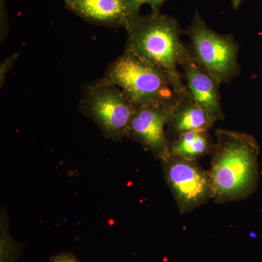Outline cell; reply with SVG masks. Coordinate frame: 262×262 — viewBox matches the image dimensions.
I'll use <instances>...</instances> for the list:
<instances>
[{"instance_id":"obj_1","label":"cell","mask_w":262,"mask_h":262,"mask_svg":"<svg viewBox=\"0 0 262 262\" xmlns=\"http://www.w3.org/2000/svg\"><path fill=\"white\" fill-rule=\"evenodd\" d=\"M216 141L208 170L213 200L226 204L247 199L257 189L259 145L253 136L217 129Z\"/></svg>"},{"instance_id":"obj_2","label":"cell","mask_w":262,"mask_h":262,"mask_svg":"<svg viewBox=\"0 0 262 262\" xmlns=\"http://www.w3.org/2000/svg\"><path fill=\"white\" fill-rule=\"evenodd\" d=\"M125 51L166 72L172 77L182 96L189 94L179 59L184 43L178 20L161 12L151 11L137 18L126 29Z\"/></svg>"},{"instance_id":"obj_3","label":"cell","mask_w":262,"mask_h":262,"mask_svg":"<svg viewBox=\"0 0 262 262\" xmlns=\"http://www.w3.org/2000/svg\"><path fill=\"white\" fill-rule=\"evenodd\" d=\"M103 77L120 88L136 107L173 108L184 96L166 72L125 51L108 66Z\"/></svg>"},{"instance_id":"obj_4","label":"cell","mask_w":262,"mask_h":262,"mask_svg":"<svg viewBox=\"0 0 262 262\" xmlns=\"http://www.w3.org/2000/svg\"><path fill=\"white\" fill-rule=\"evenodd\" d=\"M136 106L116 84L98 79L82 88L80 110L113 140L127 137V127Z\"/></svg>"},{"instance_id":"obj_5","label":"cell","mask_w":262,"mask_h":262,"mask_svg":"<svg viewBox=\"0 0 262 262\" xmlns=\"http://www.w3.org/2000/svg\"><path fill=\"white\" fill-rule=\"evenodd\" d=\"M187 34L193 56L220 83H229L239 75V45L232 34L212 30L198 10Z\"/></svg>"},{"instance_id":"obj_6","label":"cell","mask_w":262,"mask_h":262,"mask_svg":"<svg viewBox=\"0 0 262 262\" xmlns=\"http://www.w3.org/2000/svg\"><path fill=\"white\" fill-rule=\"evenodd\" d=\"M162 163L165 182L181 214L194 211L213 199L208 170L198 161L170 156Z\"/></svg>"},{"instance_id":"obj_7","label":"cell","mask_w":262,"mask_h":262,"mask_svg":"<svg viewBox=\"0 0 262 262\" xmlns=\"http://www.w3.org/2000/svg\"><path fill=\"white\" fill-rule=\"evenodd\" d=\"M172 110L160 106L136 107L127 127V137L140 143L161 162L170 156V142L165 127L170 121Z\"/></svg>"},{"instance_id":"obj_8","label":"cell","mask_w":262,"mask_h":262,"mask_svg":"<svg viewBox=\"0 0 262 262\" xmlns=\"http://www.w3.org/2000/svg\"><path fill=\"white\" fill-rule=\"evenodd\" d=\"M183 80L193 99L215 122L225 119L220 96V82L203 68L189 47L183 46L179 59Z\"/></svg>"},{"instance_id":"obj_9","label":"cell","mask_w":262,"mask_h":262,"mask_svg":"<svg viewBox=\"0 0 262 262\" xmlns=\"http://www.w3.org/2000/svg\"><path fill=\"white\" fill-rule=\"evenodd\" d=\"M67 8L91 24L125 29L140 15L138 0H71Z\"/></svg>"},{"instance_id":"obj_10","label":"cell","mask_w":262,"mask_h":262,"mask_svg":"<svg viewBox=\"0 0 262 262\" xmlns=\"http://www.w3.org/2000/svg\"><path fill=\"white\" fill-rule=\"evenodd\" d=\"M215 122L189 94L183 96L172 110L168 125L171 132L178 136L189 131H209Z\"/></svg>"},{"instance_id":"obj_11","label":"cell","mask_w":262,"mask_h":262,"mask_svg":"<svg viewBox=\"0 0 262 262\" xmlns=\"http://www.w3.org/2000/svg\"><path fill=\"white\" fill-rule=\"evenodd\" d=\"M215 143L209 131H189L177 136L170 142V155L198 161L213 153Z\"/></svg>"},{"instance_id":"obj_12","label":"cell","mask_w":262,"mask_h":262,"mask_svg":"<svg viewBox=\"0 0 262 262\" xmlns=\"http://www.w3.org/2000/svg\"><path fill=\"white\" fill-rule=\"evenodd\" d=\"M19 56H20L19 53H13L11 56L7 57L0 64V86H1V89L5 83V79H6L8 72L16 62Z\"/></svg>"},{"instance_id":"obj_13","label":"cell","mask_w":262,"mask_h":262,"mask_svg":"<svg viewBox=\"0 0 262 262\" xmlns=\"http://www.w3.org/2000/svg\"><path fill=\"white\" fill-rule=\"evenodd\" d=\"M9 31V21L5 7V0H0V36L1 42L4 41Z\"/></svg>"},{"instance_id":"obj_14","label":"cell","mask_w":262,"mask_h":262,"mask_svg":"<svg viewBox=\"0 0 262 262\" xmlns=\"http://www.w3.org/2000/svg\"><path fill=\"white\" fill-rule=\"evenodd\" d=\"M141 5H148L151 7V11L159 12L168 0H138Z\"/></svg>"},{"instance_id":"obj_15","label":"cell","mask_w":262,"mask_h":262,"mask_svg":"<svg viewBox=\"0 0 262 262\" xmlns=\"http://www.w3.org/2000/svg\"><path fill=\"white\" fill-rule=\"evenodd\" d=\"M51 262H79V261L70 253H61L51 258Z\"/></svg>"},{"instance_id":"obj_16","label":"cell","mask_w":262,"mask_h":262,"mask_svg":"<svg viewBox=\"0 0 262 262\" xmlns=\"http://www.w3.org/2000/svg\"><path fill=\"white\" fill-rule=\"evenodd\" d=\"M246 0H231L232 2V8H234V10H237L241 7V5L243 4V3Z\"/></svg>"},{"instance_id":"obj_17","label":"cell","mask_w":262,"mask_h":262,"mask_svg":"<svg viewBox=\"0 0 262 262\" xmlns=\"http://www.w3.org/2000/svg\"><path fill=\"white\" fill-rule=\"evenodd\" d=\"M70 1L71 0H65L66 5L68 4V3H70Z\"/></svg>"}]
</instances>
